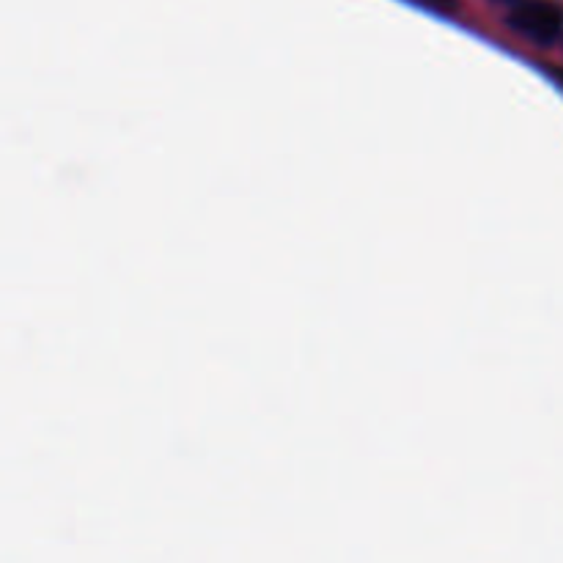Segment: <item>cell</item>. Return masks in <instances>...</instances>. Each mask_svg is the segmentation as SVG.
<instances>
[{
    "label": "cell",
    "instance_id": "7a4b0ae2",
    "mask_svg": "<svg viewBox=\"0 0 563 563\" xmlns=\"http://www.w3.org/2000/svg\"><path fill=\"white\" fill-rule=\"evenodd\" d=\"M421 3H427L434 11H445V14H451L456 9V0H421Z\"/></svg>",
    "mask_w": 563,
    "mask_h": 563
},
{
    "label": "cell",
    "instance_id": "3957f363",
    "mask_svg": "<svg viewBox=\"0 0 563 563\" xmlns=\"http://www.w3.org/2000/svg\"><path fill=\"white\" fill-rule=\"evenodd\" d=\"M544 71H548V75L559 82V88L563 91V66H544Z\"/></svg>",
    "mask_w": 563,
    "mask_h": 563
},
{
    "label": "cell",
    "instance_id": "277c9868",
    "mask_svg": "<svg viewBox=\"0 0 563 563\" xmlns=\"http://www.w3.org/2000/svg\"><path fill=\"white\" fill-rule=\"evenodd\" d=\"M500 3H520V0H500Z\"/></svg>",
    "mask_w": 563,
    "mask_h": 563
},
{
    "label": "cell",
    "instance_id": "6da1fadb",
    "mask_svg": "<svg viewBox=\"0 0 563 563\" xmlns=\"http://www.w3.org/2000/svg\"><path fill=\"white\" fill-rule=\"evenodd\" d=\"M506 22L511 31L537 44L559 42L563 33V5L559 0H520L509 11Z\"/></svg>",
    "mask_w": 563,
    "mask_h": 563
}]
</instances>
